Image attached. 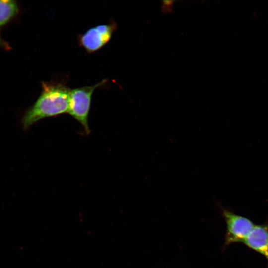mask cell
I'll return each instance as SVG.
<instances>
[{
	"instance_id": "cell-1",
	"label": "cell",
	"mask_w": 268,
	"mask_h": 268,
	"mask_svg": "<svg viewBox=\"0 0 268 268\" xmlns=\"http://www.w3.org/2000/svg\"><path fill=\"white\" fill-rule=\"evenodd\" d=\"M42 92L36 101L25 113V129L38 121L68 113L71 88L59 81L42 82Z\"/></svg>"
},
{
	"instance_id": "cell-2",
	"label": "cell",
	"mask_w": 268,
	"mask_h": 268,
	"mask_svg": "<svg viewBox=\"0 0 268 268\" xmlns=\"http://www.w3.org/2000/svg\"><path fill=\"white\" fill-rule=\"evenodd\" d=\"M107 81L104 79L93 85L71 89L68 113L81 124L87 134L91 131L88 124V117L93 92L99 87L105 85Z\"/></svg>"
},
{
	"instance_id": "cell-3",
	"label": "cell",
	"mask_w": 268,
	"mask_h": 268,
	"mask_svg": "<svg viewBox=\"0 0 268 268\" xmlns=\"http://www.w3.org/2000/svg\"><path fill=\"white\" fill-rule=\"evenodd\" d=\"M117 29V24L114 20L91 27L78 36V44L87 53L95 52L110 41Z\"/></svg>"
},
{
	"instance_id": "cell-4",
	"label": "cell",
	"mask_w": 268,
	"mask_h": 268,
	"mask_svg": "<svg viewBox=\"0 0 268 268\" xmlns=\"http://www.w3.org/2000/svg\"><path fill=\"white\" fill-rule=\"evenodd\" d=\"M223 215L227 225L226 244L243 243L255 224L248 218L223 209Z\"/></svg>"
},
{
	"instance_id": "cell-5",
	"label": "cell",
	"mask_w": 268,
	"mask_h": 268,
	"mask_svg": "<svg viewBox=\"0 0 268 268\" xmlns=\"http://www.w3.org/2000/svg\"><path fill=\"white\" fill-rule=\"evenodd\" d=\"M243 243L263 256L268 262V222L255 225Z\"/></svg>"
},
{
	"instance_id": "cell-6",
	"label": "cell",
	"mask_w": 268,
	"mask_h": 268,
	"mask_svg": "<svg viewBox=\"0 0 268 268\" xmlns=\"http://www.w3.org/2000/svg\"><path fill=\"white\" fill-rule=\"evenodd\" d=\"M18 6L14 0H0V28L6 24L18 13Z\"/></svg>"
},
{
	"instance_id": "cell-7",
	"label": "cell",
	"mask_w": 268,
	"mask_h": 268,
	"mask_svg": "<svg viewBox=\"0 0 268 268\" xmlns=\"http://www.w3.org/2000/svg\"><path fill=\"white\" fill-rule=\"evenodd\" d=\"M0 46L5 49H9L10 47L8 44L0 36Z\"/></svg>"
}]
</instances>
